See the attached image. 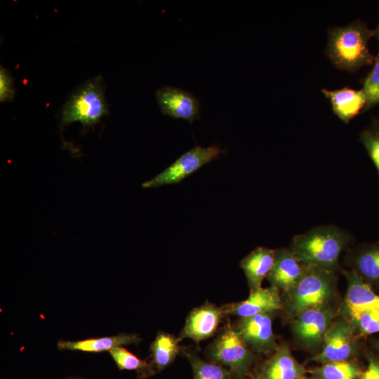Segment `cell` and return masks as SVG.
Listing matches in <instances>:
<instances>
[{"label": "cell", "instance_id": "6da1fadb", "mask_svg": "<svg viewBox=\"0 0 379 379\" xmlns=\"http://www.w3.org/2000/svg\"><path fill=\"white\" fill-rule=\"evenodd\" d=\"M352 241L350 234L335 225H320L295 235L290 250L305 265L333 271L342 252Z\"/></svg>", "mask_w": 379, "mask_h": 379}, {"label": "cell", "instance_id": "7a4b0ae2", "mask_svg": "<svg viewBox=\"0 0 379 379\" xmlns=\"http://www.w3.org/2000/svg\"><path fill=\"white\" fill-rule=\"evenodd\" d=\"M372 36V29L359 20L344 26L331 27L328 30L326 55L338 69L356 72L374 62L375 56L368 49Z\"/></svg>", "mask_w": 379, "mask_h": 379}, {"label": "cell", "instance_id": "3957f363", "mask_svg": "<svg viewBox=\"0 0 379 379\" xmlns=\"http://www.w3.org/2000/svg\"><path fill=\"white\" fill-rule=\"evenodd\" d=\"M105 87L101 77L91 78L79 87L61 111L60 128L79 122L84 128L93 127L109 114Z\"/></svg>", "mask_w": 379, "mask_h": 379}, {"label": "cell", "instance_id": "277c9868", "mask_svg": "<svg viewBox=\"0 0 379 379\" xmlns=\"http://www.w3.org/2000/svg\"><path fill=\"white\" fill-rule=\"evenodd\" d=\"M335 276L333 270L307 265L305 271L287 294V310L295 317L312 308L326 307L333 295Z\"/></svg>", "mask_w": 379, "mask_h": 379}, {"label": "cell", "instance_id": "5b68a950", "mask_svg": "<svg viewBox=\"0 0 379 379\" xmlns=\"http://www.w3.org/2000/svg\"><path fill=\"white\" fill-rule=\"evenodd\" d=\"M208 355L213 362L227 366L234 379H246L255 359L238 331L230 324L213 343Z\"/></svg>", "mask_w": 379, "mask_h": 379}, {"label": "cell", "instance_id": "8992f818", "mask_svg": "<svg viewBox=\"0 0 379 379\" xmlns=\"http://www.w3.org/2000/svg\"><path fill=\"white\" fill-rule=\"evenodd\" d=\"M223 152L224 150L219 145L207 147L196 145L154 178L143 182L142 186L152 188L178 183L204 165L218 159Z\"/></svg>", "mask_w": 379, "mask_h": 379}, {"label": "cell", "instance_id": "52a82bcc", "mask_svg": "<svg viewBox=\"0 0 379 379\" xmlns=\"http://www.w3.org/2000/svg\"><path fill=\"white\" fill-rule=\"evenodd\" d=\"M355 329L350 321H333L325 335L321 352L312 360L324 364L347 360L354 355L357 351Z\"/></svg>", "mask_w": 379, "mask_h": 379}, {"label": "cell", "instance_id": "ba28073f", "mask_svg": "<svg viewBox=\"0 0 379 379\" xmlns=\"http://www.w3.org/2000/svg\"><path fill=\"white\" fill-rule=\"evenodd\" d=\"M163 114L174 119H182L192 124L200 118L199 100L189 91L179 88L164 86L155 94Z\"/></svg>", "mask_w": 379, "mask_h": 379}, {"label": "cell", "instance_id": "9c48e42d", "mask_svg": "<svg viewBox=\"0 0 379 379\" xmlns=\"http://www.w3.org/2000/svg\"><path fill=\"white\" fill-rule=\"evenodd\" d=\"M334 312L327 307L306 310L298 314L293 328L298 338L308 347H315L322 342L333 322Z\"/></svg>", "mask_w": 379, "mask_h": 379}, {"label": "cell", "instance_id": "30bf717a", "mask_svg": "<svg viewBox=\"0 0 379 379\" xmlns=\"http://www.w3.org/2000/svg\"><path fill=\"white\" fill-rule=\"evenodd\" d=\"M267 312L241 318L237 331L243 340L258 352L266 353L276 350L272 331V314Z\"/></svg>", "mask_w": 379, "mask_h": 379}, {"label": "cell", "instance_id": "8fae6325", "mask_svg": "<svg viewBox=\"0 0 379 379\" xmlns=\"http://www.w3.org/2000/svg\"><path fill=\"white\" fill-rule=\"evenodd\" d=\"M224 315L223 307H217L210 302L194 308L186 319L180 340L190 338L199 343L208 338L215 333Z\"/></svg>", "mask_w": 379, "mask_h": 379}, {"label": "cell", "instance_id": "7c38bea8", "mask_svg": "<svg viewBox=\"0 0 379 379\" xmlns=\"http://www.w3.org/2000/svg\"><path fill=\"white\" fill-rule=\"evenodd\" d=\"M279 291L273 286L257 288L251 291L246 300L223 306L225 314L245 318L281 310L283 302Z\"/></svg>", "mask_w": 379, "mask_h": 379}, {"label": "cell", "instance_id": "4fadbf2b", "mask_svg": "<svg viewBox=\"0 0 379 379\" xmlns=\"http://www.w3.org/2000/svg\"><path fill=\"white\" fill-rule=\"evenodd\" d=\"M307 265L299 261L290 249L275 251L274 262L267 279L271 286L288 293L303 275Z\"/></svg>", "mask_w": 379, "mask_h": 379}, {"label": "cell", "instance_id": "5bb4252c", "mask_svg": "<svg viewBox=\"0 0 379 379\" xmlns=\"http://www.w3.org/2000/svg\"><path fill=\"white\" fill-rule=\"evenodd\" d=\"M305 373L304 366L295 359L289 348L282 345L262 364L255 379H302Z\"/></svg>", "mask_w": 379, "mask_h": 379}, {"label": "cell", "instance_id": "9a60e30c", "mask_svg": "<svg viewBox=\"0 0 379 379\" xmlns=\"http://www.w3.org/2000/svg\"><path fill=\"white\" fill-rule=\"evenodd\" d=\"M321 93L330 101L333 113L345 124L364 112L366 98L361 89L345 86L337 90L324 88Z\"/></svg>", "mask_w": 379, "mask_h": 379}, {"label": "cell", "instance_id": "2e32d148", "mask_svg": "<svg viewBox=\"0 0 379 379\" xmlns=\"http://www.w3.org/2000/svg\"><path fill=\"white\" fill-rule=\"evenodd\" d=\"M348 263L371 287L379 288V241L363 244L352 250L348 255Z\"/></svg>", "mask_w": 379, "mask_h": 379}, {"label": "cell", "instance_id": "e0dca14e", "mask_svg": "<svg viewBox=\"0 0 379 379\" xmlns=\"http://www.w3.org/2000/svg\"><path fill=\"white\" fill-rule=\"evenodd\" d=\"M347 291L345 305L348 314L379 309V295L372 287L352 270L346 272Z\"/></svg>", "mask_w": 379, "mask_h": 379}, {"label": "cell", "instance_id": "ac0fdd59", "mask_svg": "<svg viewBox=\"0 0 379 379\" xmlns=\"http://www.w3.org/2000/svg\"><path fill=\"white\" fill-rule=\"evenodd\" d=\"M275 251L258 246L241 260L240 266L246 275L251 291L260 288L263 279L271 271Z\"/></svg>", "mask_w": 379, "mask_h": 379}, {"label": "cell", "instance_id": "d6986e66", "mask_svg": "<svg viewBox=\"0 0 379 379\" xmlns=\"http://www.w3.org/2000/svg\"><path fill=\"white\" fill-rule=\"evenodd\" d=\"M139 341L140 338L136 334L120 333L112 336L77 341L60 340L58 343V348L97 353L110 351L113 348L125 345L135 344Z\"/></svg>", "mask_w": 379, "mask_h": 379}, {"label": "cell", "instance_id": "ffe728a7", "mask_svg": "<svg viewBox=\"0 0 379 379\" xmlns=\"http://www.w3.org/2000/svg\"><path fill=\"white\" fill-rule=\"evenodd\" d=\"M180 339L164 332H159L151 345L152 363L156 371L168 366L180 352Z\"/></svg>", "mask_w": 379, "mask_h": 379}, {"label": "cell", "instance_id": "44dd1931", "mask_svg": "<svg viewBox=\"0 0 379 379\" xmlns=\"http://www.w3.org/2000/svg\"><path fill=\"white\" fill-rule=\"evenodd\" d=\"M109 352L119 370L135 371L138 379H145L156 372L152 362L139 359L122 346L113 348Z\"/></svg>", "mask_w": 379, "mask_h": 379}, {"label": "cell", "instance_id": "7402d4cb", "mask_svg": "<svg viewBox=\"0 0 379 379\" xmlns=\"http://www.w3.org/2000/svg\"><path fill=\"white\" fill-rule=\"evenodd\" d=\"M309 372L319 379H357L362 373L357 364L347 360L324 364Z\"/></svg>", "mask_w": 379, "mask_h": 379}, {"label": "cell", "instance_id": "603a6c76", "mask_svg": "<svg viewBox=\"0 0 379 379\" xmlns=\"http://www.w3.org/2000/svg\"><path fill=\"white\" fill-rule=\"evenodd\" d=\"M194 379H234L230 371L221 365L205 361L194 354L187 353Z\"/></svg>", "mask_w": 379, "mask_h": 379}, {"label": "cell", "instance_id": "cb8c5ba5", "mask_svg": "<svg viewBox=\"0 0 379 379\" xmlns=\"http://www.w3.org/2000/svg\"><path fill=\"white\" fill-rule=\"evenodd\" d=\"M359 140L366 149L379 175V119L373 120L361 132Z\"/></svg>", "mask_w": 379, "mask_h": 379}, {"label": "cell", "instance_id": "d4e9b609", "mask_svg": "<svg viewBox=\"0 0 379 379\" xmlns=\"http://www.w3.org/2000/svg\"><path fill=\"white\" fill-rule=\"evenodd\" d=\"M361 90L366 98L363 112L379 105V55L375 56L372 69L365 78Z\"/></svg>", "mask_w": 379, "mask_h": 379}, {"label": "cell", "instance_id": "484cf974", "mask_svg": "<svg viewBox=\"0 0 379 379\" xmlns=\"http://www.w3.org/2000/svg\"><path fill=\"white\" fill-rule=\"evenodd\" d=\"M349 316L350 321L362 335L379 333V309L359 312Z\"/></svg>", "mask_w": 379, "mask_h": 379}, {"label": "cell", "instance_id": "4316f807", "mask_svg": "<svg viewBox=\"0 0 379 379\" xmlns=\"http://www.w3.org/2000/svg\"><path fill=\"white\" fill-rule=\"evenodd\" d=\"M15 86L11 72L2 66L0 67V101L8 102L14 98Z\"/></svg>", "mask_w": 379, "mask_h": 379}, {"label": "cell", "instance_id": "83f0119b", "mask_svg": "<svg viewBox=\"0 0 379 379\" xmlns=\"http://www.w3.org/2000/svg\"><path fill=\"white\" fill-rule=\"evenodd\" d=\"M368 365L359 379H379V358L371 354L367 357Z\"/></svg>", "mask_w": 379, "mask_h": 379}, {"label": "cell", "instance_id": "f1b7e54d", "mask_svg": "<svg viewBox=\"0 0 379 379\" xmlns=\"http://www.w3.org/2000/svg\"><path fill=\"white\" fill-rule=\"evenodd\" d=\"M372 32H373V36L375 37L379 43V24L374 29H372ZM377 55H379V51Z\"/></svg>", "mask_w": 379, "mask_h": 379}, {"label": "cell", "instance_id": "f546056e", "mask_svg": "<svg viewBox=\"0 0 379 379\" xmlns=\"http://www.w3.org/2000/svg\"><path fill=\"white\" fill-rule=\"evenodd\" d=\"M373 346L379 351V339L373 340Z\"/></svg>", "mask_w": 379, "mask_h": 379}, {"label": "cell", "instance_id": "4dcf8cb0", "mask_svg": "<svg viewBox=\"0 0 379 379\" xmlns=\"http://www.w3.org/2000/svg\"><path fill=\"white\" fill-rule=\"evenodd\" d=\"M302 379H319V378H317L303 377Z\"/></svg>", "mask_w": 379, "mask_h": 379}, {"label": "cell", "instance_id": "1f68e13d", "mask_svg": "<svg viewBox=\"0 0 379 379\" xmlns=\"http://www.w3.org/2000/svg\"><path fill=\"white\" fill-rule=\"evenodd\" d=\"M69 379H82V378H69Z\"/></svg>", "mask_w": 379, "mask_h": 379}]
</instances>
